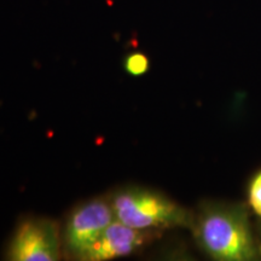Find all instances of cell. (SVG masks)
<instances>
[{"mask_svg":"<svg viewBox=\"0 0 261 261\" xmlns=\"http://www.w3.org/2000/svg\"><path fill=\"white\" fill-rule=\"evenodd\" d=\"M62 238L56 221L48 218H24L16 226L5 250L11 261H56Z\"/></svg>","mask_w":261,"mask_h":261,"instance_id":"3957f363","label":"cell"},{"mask_svg":"<svg viewBox=\"0 0 261 261\" xmlns=\"http://www.w3.org/2000/svg\"><path fill=\"white\" fill-rule=\"evenodd\" d=\"M154 236L155 231L130 227L115 219L81 255L80 260L106 261L128 256L142 249Z\"/></svg>","mask_w":261,"mask_h":261,"instance_id":"5b68a950","label":"cell"},{"mask_svg":"<svg viewBox=\"0 0 261 261\" xmlns=\"http://www.w3.org/2000/svg\"><path fill=\"white\" fill-rule=\"evenodd\" d=\"M109 197L85 201L74 208L65 221L62 243L71 259L80 260L83 254L115 220Z\"/></svg>","mask_w":261,"mask_h":261,"instance_id":"277c9868","label":"cell"},{"mask_svg":"<svg viewBox=\"0 0 261 261\" xmlns=\"http://www.w3.org/2000/svg\"><path fill=\"white\" fill-rule=\"evenodd\" d=\"M205 253L219 261H249L256 257L247 213L238 205L207 204L191 224Z\"/></svg>","mask_w":261,"mask_h":261,"instance_id":"6da1fadb","label":"cell"},{"mask_svg":"<svg viewBox=\"0 0 261 261\" xmlns=\"http://www.w3.org/2000/svg\"><path fill=\"white\" fill-rule=\"evenodd\" d=\"M115 218L139 230L191 226L192 219L184 208L158 191L139 187H126L109 196Z\"/></svg>","mask_w":261,"mask_h":261,"instance_id":"7a4b0ae2","label":"cell"},{"mask_svg":"<svg viewBox=\"0 0 261 261\" xmlns=\"http://www.w3.org/2000/svg\"><path fill=\"white\" fill-rule=\"evenodd\" d=\"M123 67L127 73L132 76H140L149 70L150 62L149 58L142 52H132L126 56L123 61Z\"/></svg>","mask_w":261,"mask_h":261,"instance_id":"8992f818","label":"cell"},{"mask_svg":"<svg viewBox=\"0 0 261 261\" xmlns=\"http://www.w3.org/2000/svg\"><path fill=\"white\" fill-rule=\"evenodd\" d=\"M249 202L254 212L261 217V172L253 179L250 184Z\"/></svg>","mask_w":261,"mask_h":261,"instance_id":"52a82bcc","label":"cell"}]
</instances>
